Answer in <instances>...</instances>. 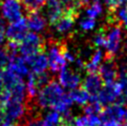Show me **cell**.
Returning <instances> with one entry per match:
<instances>
[{"mask_svg":"<svg viewBox=\"0 0 127 126\" xmlns=\"http://www.w3.org/2000/svg\"><path fill=\"white\" fill-rule=\"evenodd\" d=\"M10 53L6 51L5 47H0V70L6 68L10 61Z\"/></svg>","mask_w":127,"mask_h":126,"instance_id":"27","label":"cell"},{"mask_svg":"<svg viewBox=\"0 0 127 126\" xmlns=\"http://www.w3.org/2000/svg\"><path fill=\"white\" fill-rule=\"evenodd\" d=\"M98 70H99V76L101 77L104 84L115 82L118 78V73H119L117 64L113 61V58L107 56L101 63V65L99 66Z\"/></svg>","mask_w":127,"mask_h":126,"instance_id":"10","label":"cell"},{"mask_svg":"<svg viewBox=\"0 0 127 126\" xmlns=\"http://www.w3.org/2000/svg\"><path fill=\"white\" fill-rule=\"evenodd\" d=\"M95 26H96V19H94V18L86 17L80 21V28L85 32L93 31L95 29Z\"/></svg>","mask_w":127,"mask_h":126,"instance_id":"26","label":"cell"},{"mask_svg":"<svg viewBox=\"0 0 127 126\" xmlns=\"http://www.w3.org/2000/svg\"><path fill=\"white\" fill-rule=\"evenodd\" d=\"M65 43L56 40H49L47 42L46 57L48 61V66L53 73H59L63 67L66 66V60L63 56V51Z\"/></svg>","mask_w":127,"mask_h":126,"instance_id":"2","label":"cell"},{"mask_svg":"<svg viewBox=\"0 0 127 126\" xmlns=\"http://www.w3.org/2000/svg\"><path fill=\"white\" fill-rule=\"evenodd\" d=\"M28 106L26 102L17 101L14 99H8L3 104V111L5 115V122L13 123L23 118Z\"/></svg>","mask_w":127,"mask_h":126,"instance_id":"7","label":"cell"},{"mask_svg":"<svg viewBox=\"0 0 127 126\" xmlns=\"http://www.w3.org/2000/svg\"><path fill=\"white\" fill-rule=\"evenodd\" d=\"M103 81L97 73H88L82 83V88H84L90 96H97L100 89L103 86Z\"/></svg>","mask_w":127,"mask_h":126,"instance_id":"15","label":"cell"},{"mask_svg":"<svg viewBox=\"0 0 127 126\" xmlns=\"http://www.w3.org/2000/svg\"><path fill=\"white\" fill-rule=\"evenodd\" d=\"M78 15L71 12H63V14L59 17V19L54 24V29L60 35H68L74 29L76 18Z\"/></svg>","mask_w":127,"mask_h":126,"instance_id":"12","label":"cell"},{"mask_svg":"<svg viewBox=\"0 0 127 126\" xmlns=\"http://www.w3.org/2000/svg\"><path fill=\"white\" fill-rule=\"evenodd\" d=\"M103 12V5L100 0H94L86 8V16L97 19V18L102 14Z\"/></svg>","mask_w":127,"mask_h":126,"instance_id":"23","label":"cell"},{"mask_svg":"<svg viewBox=\"0 0 127 126\" xmlns=\"http://www.w3.org/2000/svg\"><path fill=\"white\" fill-rule=\"evenodd\" d=\"M4 31H5V30L0 29V45H1V44H3L4 40H5V35H4Z\"/></svg>","mask_w":127,"mask_h":126,"instance_id":"31","label":"cell"},{"mask_svg":"<svg viewBox=\"0 0 127 126\" xmlns=\"http://www.w3.org/2000/svg\"><path fill=\"white\" fill-rule=\"evenodd\" d=\"M99 126H104V125H103V124H102V123H101V124H100V125H99Z\"/></svg>","mask_w":127,"mask_h":126,"instance_id":"39","label":"cell"},{"mask_svg":"<svg viewBox=\"0 0 127 126\" xmlns=\"http://www.w3.org/2000/svg\"><path fill=\"white\" fill-rule=\"evenodd\" d=\"M59 126H62V125H61V124H60V125H59Z\"/></svg>","mask_w":127,"mask_h":126,"instance_id":"40","label":"cell"},{"mask_svg":"<svg viewBox=\"0 0 127 126\" xmlns=\"http://www.w3.org/2000/svg\"><path fill=\"white\" fill-rule=\"evenodd\" d=\"M63 94L64 91L61 84L57 81H49L38 92L36 103L40 108H54Z\"/></svg>","mask_w":127,"mask_h":126,"instance_id":"1","label":"cell"},{"mask_svg":"<svg viewBox=\"0 0 127 126\" xmlns=\"http://www.w3.org/2000/svg\"><path fill=\"white\" fill-rule=\"evenodd\" d=\"M59 83L62 87L75 89L81 84V76L76 70L65 66L59 71Z\"/></svg>","mask_w":127,"mask_h":126,"instance_id":"11","label":"cell"},{"mask_svg":"<svg viewBox=\"0 0 127 126\" xmlns=\"http://www.w3.org/2000/svg\"><path fill=\"white\" fill-rule=\"evenodd\" d=\"M111 126H121L120 124H115V125H111Z\"/></svg>","mask_w":127,"mask_h":126,"instance_id":"38","label":"cell"},{"mask_svg":"<svg viewBox=\"0 0 127 126\" xmlns=\"http://www.w3.org/2000/svg\"><path fill=\"white\" fill-rule=\"evenodd\" d=\"M26 23H28L29 29L34 33H41L46 28V19L38 11L28 12Z\"/></svg>","mask_w":127,"mask_h":126,"instance_id":"16","label":"cell"},{"mask_svg":"<svg viewBox=\"0 0 127 126\" xmlns=\"http://www.w3.org/2000/svg\"><path fill=\"white\" fill-rule=\"evenodd\" d=\"M123 126H127V118L124 120V124H123Z\"/></svg>","mask_w":127,"mask_h":126,"instance_id":"36","label":"cell"},{"mask_svg":"<svg viewBox=\"0 0 127 126\" xmlns=\"http://www.w3.org/2000/svg\"><path fill=\"white\" fill-rule=\"evenodd\" d=\"M58 2L64 12H71L76 15H78L79 10L82 7L79 0H58Z\"/></svg>","mask_w":127,"mask_h":126,"instance_id":"22","label":"cell"},{"mask_svg":"<svg viewBox=\"0 0 127 126\" xmlns=\"http://www.w3.org/2000/svg\"><path fill=\"white\" fill-rule=\"evenodd\" d=\"M106 37L105 47L106 48V56L113 58L118 55L121 49L122 44V29L121 24L117 22H108L107 29L104 30Z\"/></svg>","mask_w":127,"mask_h":126,"instance_id":"3","label":"cell"},{"mask_svg":"<svg viewBox=\"0 0 127 126\" xmlns=\"http://www.w3.org/2000/svg\"><path fill=\"white\" fill-rule=\"evenodd\" d=\"M100 120L104 126H111L115 124H120L127 118V108L125 105L120 103L105 106L100 112Z\"/></svg>","mask_w":127,"mask_h":126,"instance_id":"4","label":"cell"},{"mask_svg":"<svg viewBox=\"0 0 127 126\" xmlns=\"http://www.w3.org/2000/svg\"><path fill=\"white\" fill-rule=\"evenodd\" d=\"M29 33V26L26 23L25 18H20L16 21L10 22L4 31L5 38H7L8 41H14V42H20L23 39L26 34Z\"/></svg>","mask_w":127,"mask_h":126,"instance_id":"9","label":"cell"},{"mask_svg":"<svg viewBox=\"0 0 127 126\" xmlns=\"http://www.w3.org/2000/svg\"><path fill=\"white\" fill-rule=\"evenodd\" d=\"M123 4H125V5H127V0H123Z\"/></svg>","mask_w":127,"mask_h":126,"instance_id":"37","label":"cell"},{"mask_svg":"<svg viewBox=\"0 0 127 126\" xmlns=\"http://www.w3.org/2000/svg\"><path fill=\"white\" fill-rule=\"evenodd\" d=\"M0 126H22V125H15V124H13V123H8V122H4L2 125H0Z\"/></svg>","mask_w":127,"mask_h":126,"instance_id":"34","label":"cell"},{"mask_svg":"<svg viewBox=\"0 0 127 126\" xmlns=\"http://www.w3.org/2000/svg\"><path fill=\"white\" fill-rule=\"evenodd\" d=\"M104 60V54L100 48L96 49L88 62H85V70L87 73H96L98 70L99 66Z\"/></svg>","mask_w":127,"mask_h":126,"instance_id":"17","label":"cell"},{"mask_svg":"<svg viewBox=\"0 0 127 126\" xmlns=\"http://www.w3.org/2000/svg\"><path fill=\"white\" fill-rule=\"evenodd\" d=\"M5 122V115L3 111V107H0V125H2Z\"/></svg>","mask_w":127,"mask_h":126,"instance_id":"30","label":"cell"},{"mask_svg":"<svg viewBox=\"0 0 127 126\" xmlns=\"http://www.w3.org/2000/svg\"><path fill=\"white\" fill-rule=\"evenodd\" d=\"M4 89H5V87H4V83H3V80L1 77V73H0V94L3 93Z\"/></svg>","mask_w":127,"mask_h":126,"instance_id":"33","label":"cell"},{"mask_svg":"<svg viewBox=\"0 0 127 126\" xmlns=\"http://www.w3.org/2000/svg\"><path fill=\"white\" fill-rule=\"evenodd\" d=\"M72 103H74V102H72L69 94H64L60 98V100L57 102V104L54 106L53 109L57 110L58 112H60V114H63V112H66V111L70 110V107L72 105Z\"/></svg>","mask_w":127,"mask_h":126,"instance_id":"21","label":"cell"},{"mask_svg":"<svg viewBox=\"0 0 127 126\" xmlns=\"http://www.w3.org/2000/svg\"><path fill=\"white\" fill-rule=\"evenodd\" d=\"M24 60L31 66L32 71L36 73V74L43 73L48 67L47 57H46V54L44 53V51H41V52L35 54L33 56H30L28 58H24Z\"/></svg>","mask_w":127,"mask_h":126,"instance_id":"14","label":"cell"},{"mask_svg":"<svg viewBox=\"0 0 127 126\" xmlns=\"http://www.w3.org/2000/svg\"><path fill=\"white\" fill-rule=\"evenodd\" d=\"M94 1V0H79V2H80V4L82 6H85V5H89L90 3H92Z\"/></svg>","mask_w":127,"mask_h":126,"instance_id":"32","label":"cell"},{"mask_svg":"<svg viewBox=\"0 0 127 126\" xmlns=\"http://www.w3.org/2000/svg\"><path fill=\"white\" fill-rule=\"evenodd\" d=\"M63 8L59 4V2L55 3H47V8H46V18L49 24H54L55 22L59 19L62 14H63Z\"/></svg>","mask_w":127,"mask_h":126,"instance_id":"18","label":"cell"},{"mask_svg":"<svg viewBox=\"0 0 127 126\" xmlns=\"http://www.w3.org/2000/svg\"><path fill=\"white\" fill-rule=\"evenodd\" d=\"M22 7L20 0H0V14L8 22L22 18Z\"/></svg>","mask_w":127,"mask_h":126,"instance_id":"8","label":"cell"},{"mask_svg":"<svg viewBox=\"0 0 127 126\" xmlns=\"http://www.w3.org/2000/svg\"><path fill=\"white\" fill-rule=\"evenodd\" d=\"M122 94V87L118 81L111 83L104 84V86L100 89L97 94V100L102 106H107L113 104L118 101V99Z\"/></svg>","mask_w":127,"mask_h":126,"instance_id":"6","label":"cell"},{"mask_svg":"<svg viewBox=\"0 0 127 126\" xmlns=\"http://www.w3.org/2000/svg\"><path fill=\"white\" fill-rule=\"evenodd\" d=\"M28 12H33V11H39L45 5L46 0H20Z\"/></svg>","mask_w":127,"mask_h":126,"instance_id":"24","label":"cell"},{"mask_svg":"<svg viewBox=\"0 0 127 126\" xmlns=\"http://www.w3.org/2000/svg\"><path fill=\"white\" fill-rule=\"evenodd\" d=\"M45 42L43 38L37 33H28L26 36L19 42V53L23 58L33 56L41 51H44Z\"/></svg>","mask_w":127,"mask_h":126,"instance_id":"5","label":"cell"},{"mask_svg":"<svg viewBox=\"0 0 127 126\" xmlns=\"http://www.w3.org/2000/svg\"><path fill=\"white\" fill-rule=\"evenodd\" d=\"M26 126H43L42 119L39 116H33L32 118L26 122Z\"/></svg>","mask_w":127,"mask_h":126,"instance_id":"29","label":"cell"},{"mask_svg":"<svg viewBox=\"0 0 127 126\" xmlns=\"http://www.w3.org/2000/svg\"><path fill=\"white\" fill-rule=\"evenodd\" d=\"M6 67L21 79L25 78L30 73L28 63L25 62L23 57L19 56L18 54H13V55H11L10 61H8V64Z\"/></svg>","mask_w":127,"mask_h":126,"instance_id":"13","label":"cell"},{"mask_svg":"<svg viewBox=\"0 0 127 126\" xmlns=\"http://www.w3.org/2000/svg\"><path fill=\"white\" fill-rule=\"evenodd\" d=\"M104 3L107 6L108 11L111 12L113 10H116L117 7L123 5V0H104Z\"/></svg>","mask_w":127,"mask_h":126,"instance_id":"28","label":"cell"},{"mask_svg":"<svg viewBox=\"0 0 127 126\" xmlns=\"http://www.w3.org/2000/svg\"><path fill=\"white\" fill-rule=\"evenodd\" d=\"M69 96L71 98L72 102H75L81 106H85L87 104L90 98V94L84 88H78V87L75 89H71V93L69 94Z\"/></svg>","mask_w":127,"mask_h":126,"instance_id":"19","label":"cell"},{"mask_svg":"<svg viewBox=\"0 0 127 126\" xmlns=\"http://www.w3.org/2000/svg\"><path fill=\"white\" fill-rule=\"evenodd\" d=\"M61 123V114L57 110H51L42 119L43 126H59Z\"/></svg>","mask_w":127,"mask_h":126,"instance_id":"20","label":"cell"},{"mask_svg":"<svg viewBox=\"0 0 127 126\" xmlns=\"http://www.w3.org/2000/svg\"><path fill=\"white\" fill-rule=\"evenodd\" d=\"M105 42H106V37H105V33H104V30L99 31L98 33L95 35V37L93 38V44L94 46H96L97 48L100 47H104L105 46Z\"/></svg>","mask_w":127,"mask_h":126,"instance_id":"25","label":"cell"},{"mask_svg":"<svg viewBox=\"0 0 127 126\" xmlns=\"http://www.w3.org/2000/svg\"><path fill=\"white\" fill-rule=\"evenodd\" d=\"M47 3H55V2H58V0H46Z\"/></svg>","mask_w":127,"mask_h":126,"instance_id":"35","label":"cell"}]
</instances>
